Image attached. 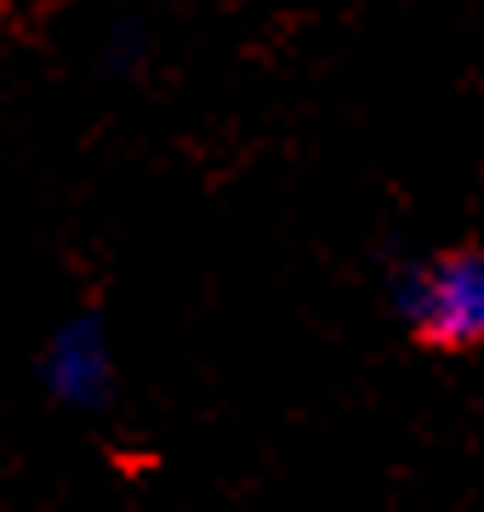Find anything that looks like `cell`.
<instances>
[{
	"label": "cell",
	"mask_w": 484,
	"mask_h": 512,
	"mask_svg": "<svg viewBox=\"0 0 484 512\" xmlns=\"http://www.w3.org/2000/svg\"><path fill=\"white\" fill-rule=\"evenodd\" d=\"M416 330L439 348H467L484 342V256H450L433 274L416 279Z\"/></svg>",
	"instance_id": "1"
}]
</instances>
